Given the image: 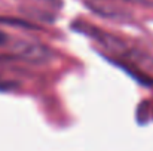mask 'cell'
<instances>
[{
	"label": "cell",
	"mask_w": 153,
	"mask_h": 151,
	"mask_svg": "<svg viewBox=\"0 0 153 151\" xmlns=\"http://www.w3.org/2000/svg\"><path fill=\"white\" fill-rule=\"evenodd\" d=\"M0 24H6V25H12V27H19L24 30H37L39 25L31 24L25 19H19V18H12V16H0Z\"/></svg>",
	"instance_id": "cell-3"
},
{
	"label": "cell",
	"mask_w": 153,
	"mask_h": 151,
	"mask_svg": "<svg viewBox=\"0 0 153 151\" xmlns=\"http://www.w3.org/2000/svg\"><path fill=\"white\" fill-rule=\"evenodd\" d=\"M7 42V37L4 33H0V46H4V43Z\"/></svg>",
	"instance_id": "cell-5"
},
{
	"label": "cell",
	"mask_w": 153,
	"mask_h": 151,
	"mask_svg": "<svg viewBox=\"0 0 153 151\" xmlns=\"http://www.w3.org/2000/svg\"><path fill=\"white\" fill-rule=\"evenodd\" d=\"M110 1H122V3H138V4H146L147 0H110Z\"/></svg>",
	"instance_id": "cell-4"
},
{
	"label": "cell",
	"mask_w": 153,
	"mask_h": 151,
	"mask_svg": "<svg viewBox=\"0 0 153 151\" xmlns=\"http://www.w3.org/2000/svg\"><path fill=\"white\" fill-rule=\"evenodd\" d=\"M74 28L79 30V31H82V33H85L86 36H91L92 39L98 40L104 48H107L108 50H111V52H114V53L126 55V53L129 52V49L126 48V45H125L120 39H117V37L113 36V34H108V33L102 31L100 28H95V27L88 25V24H79V25H74Z\"/></svg>",
	"instance_id": "cell-2"
},
{
	"label": "cell",
	"mask_w": 153,
	"mask_h": 151,
	"mask_svg": "<svg viewBox=\"0 0 153 151\" xmlns=\"http://www.w3.org/2000/svg\"><path fill=\"white\" fill-rule=\"evenodd\" d=\"M12 58L21 59L30 64H43L51 58V50L42 43H34V42H24L18 40L10 46Z\"/></svg>",
	"instance_id": "cell-1"
}]
</instances>
